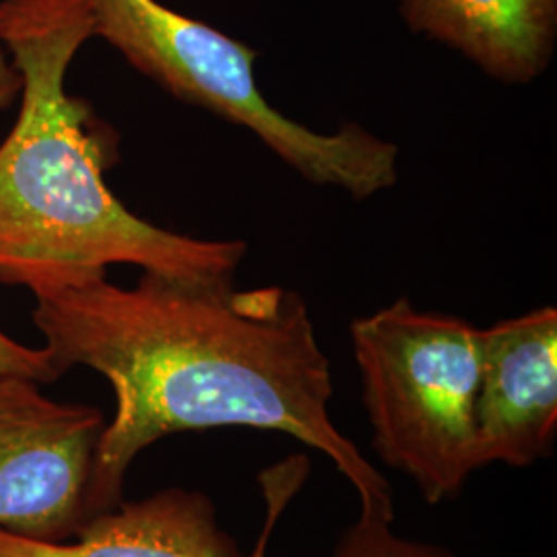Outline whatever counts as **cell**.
<instances>
[{
  "label": "cell",
  "mask_w": 557,
  "mask_h": 557,
  "mask_svg": "<svg viewBox=\"0 0 557 557\" xmlns=\"http://www.w3.org/2000/svg\"><path fill=\"white\" fill-rule=\"evenodd\" d=\"M7 17H9V9H7V2L2 0V2H0V38H2L4 25H7ZM0 59H4V52H2V50H0Z\"/></svg>",
  "instance_id": "obj_11"
},
{
  "label": "cell",
  "mask_w": 557,
  "mask_h": 557,
  "mask_svg": "<svg viewBox=\"0 0 557 557\" xmlns=\"http://www.w3.org/2000/svg\"><path fill=\"white\" fill-rule=\"evenodd\" d=\"M308 475L304 457L278 462L260 475L267 520L255 552L267 557L278 517ZM0 557H239L238 547L221 531L213 502L202 492L161 490L139 502L87 518L73 537L41 541L0 529Z\"/></svg>",
  "instance_id": "obj_6"
},
{
  "label": "cell",
  "mask_w": 557,
  "mask_h": 557,
  "mask_svg": "<svg viewBox=\"0 0 557 557\" xmlns=\"http://www.w3.org/2000/svg\"><path fill=\"white\" fill-rule=\"evenodd\" d=\"M106 421L98 407L0 379V529L64 541L89 518L87 494Z\"/></svg>",
  "instance_id": "obj_5"
},
{
  "label": "cell",
  "mask_w": 557,
  "mask_h": 557,
  "mask_svg": "<svg viewBox=\"0 0 557 557\" xmlns=\"http://www.w3.org/2000/svg\"><path fill=\"white\" fill-rule=\"evenodd\" d=\"M374 450L430 504L479 469L481 329L398 298L349 326Z\"/></svg>",
  "instance_id": "obj_4"
},
{
  "label": "cell",
  "mask_w": 557,
  "mask_h": 557,
  "mask_svg": "<svg viewBox=\"0 0 557 557\" xmlns=\"http://www.w3.org/2000/svg\"><path fill=\"white\" fill-rule=\"evenodd\" d=\"M34 298L32 319L60 372L89 368L116 398L96 448L89 517L119 504L131 465L161 438L255 428L319 450L356 490L361 515L395 520L391 483L329 416L331 363L298 292L143 271L135 287L96 275Z\"/></svg>",
  "instance_id": "obj_1"
},
{
  "label": "cell",
  "mask_w": 557,
  "mask_h": 557,
  "mask_svg": "<svg viewBox=\"0 0 557 557\" xmlns=\"http://www.w3.org/2000/svg\"><path fill=\"white\" fill-rule=\"evenodd\" d=\"M411 32L444 44L492 79L541 77L556 52L557 0H397Z\"/></svg>",
  "instance_id": "obj_8"
},
{
  "label": "cell",
  "mask_w": 557,
  "mask_h": 557,
  "mask_svg": "<svg viewBox=\"0 0 557 557\" xmlns=\"http://www.w3.org/2000/svg\"><path fill=\"white\" fill-rule=\"evenodd\" d=\"M335 557H455L438 545L398 537L393 522L361 515L338 541Z\"/></svg>",
  "instance_id": "obj_9"
},
{
  "label": "cell",
  "mask_w": 557,
  "mask_h": 557,
  "mask_svg": "<svg viewBox=\"0 0 557 557\" xmlns=\"http://www.w3.org/2000/svg\"><path fill=\"white\" fill-rule=\"evenodd\" d=\"M21 89L20 73L9 60L0 62V110L7 108ZM62 376L46 347H27L0 331V379L34 380L50 384Z\"/></svg>",
  "instance_id": "obj_10"
},
{
  "label": "cell",
  "mask_w": 557,
  "mask_h": 557,
  "mask_svg": "<svg viewBox=\"0 0 557 557\" xmlns=\"http://www.w3.org/2000/svg\"><path fill=\"white\" fill-rule=\"evenodd\" d=\"M479 469L529 467L547 457L557 432V310L543 306L481 329Z\"/></svg>",
  "instance_id": "obj_7"
},
{
  "label": "cell",
  "mask_w": 557,
  "mask_h": 557,
  "mask_svg": "<svg viewBox=\"0 0 557 557\" xmlns=\"http://www.w3.org/2000/svg\"><path fill=\"white\" fill-rule=\"evenodd\" d=\"M0 44L21 77V110L0 143V283L34 296L135 264L168 277L234 278L239 239L174 234L131 213L106 184L116 143L66 73L94 38L85 0H4Z\"/></svg>",
  "instance_id": "obj_2"
},
{
  "label": "cell",
  "mask_w": 557,
  "mask_h": 557,
  "mask_svg": "<svg viewBox=\"0 0 557 557\" xmlns=\"http://www.w3.org/2000/svg\"><path fill=\"white\" fill-rule=\"evenodd\" d=\"M94 36L174 98L255 133L299 176L363 200L398 180V147L347 122L317 133L273 108L257 83V50L160 0H85Z\"/></svg>",
  "instance_id": "obj_3"
}]
</instances>
